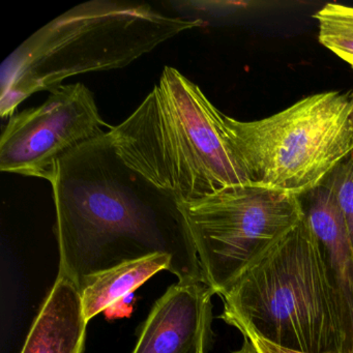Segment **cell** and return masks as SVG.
Masks as SVG:
<instances>
[{"label":"cell","mask_w":353,"mask_h":353,"mask_svg":"<svg viewBox=\"0 0 353 353\" xmlns=\"http://www.w3.org/2000/svg\"><path fill=\"white\" fill-rule=\"evenodd\" d=\"M297 199L342 297L352 334L353 249L342 210L330 188L322 181Z\"/></svg>","instance_id":"cell-9"},{"label":"cell","mask_w":353,"mask_h":353,"mask_svg":"<svg viewBox=\"0 0 353 353\" xmlns=\"http://www.w3.org/2000/svg\"><path fill=\"white\" fill-rule=\"evenodd\" d=\"M351 100H352V109H351L350 119H351V123H352V127H353V92H351Z\"/></svg>","instance_id":"cell-16"},{"label":"cell","mask_w":353,"mask_h":353,"mask_svg":"<svg viewBox=\"0 0 353 353\" xmlns=\"http://www.w3.org/2000/svg\"><path fill=\"white\" fill-rule=\"evenodd\" d=\"M233 353H257V351L254 348L251 341H250L249 339L245 338V336H243V346H241L239 350L233 351Z\"/></svg>","instance_id":"cell-15"},{"label":"cell","mask_w":353,"mask_h":353,"mask_svg":"<svg viewBox=\"0 0 353 353\" xmlns=\"http://www.w3.org/2000/svg\"><path fill=\"white\" fill-rule=\"evenodd\" d=\"M170 256L154 254L123 262L90 276L80 289L86 320L90 321L107 307L139 288L154 274L170 270Z\"/></svg>","instance_id":"cell-11"},{"label":"cell","mask_w":353,"mask_h":353,"mask_svg":"<svg viewBox=\"0 0 353 353\" xmlns=\"http://www.w3.org/2000/svg\"><path fill=\"white\" fill-rule=\"evenodd\" d=\"M88 323L79 288L57 276L21 353H83Z\"/></svg>","instance_id":"cell-10"},{"label":"cell","mask_w":353,"mask_h":353,"mask_svg":"<svg viewBox=\"0 0 353 353\" xmlns=\"http://www.w3.org/2000/svg\"><path fill=\"white\" fill-rule=\"evenodd\" d=\"M229 325L234 326L235 328H237L241 332L243 336L249 339L257 353H307L274 344V343L262 338L255 330H252L250 326L245 325V324L241 323V322H230Z\"/></svg>","instance_id":"cell-14"},{"label":"cell","mask_w":353,"mask_h":353,"mask_svg":"<svg viewBox=\"0 0 353 353\" xmlns=\"http://www.w3.org/2000/svg\"><path fill=\"white\" fill-rule=\"evenodd\" d=\"M330 188L346 221L353 249V152L322 181Z\"/></svg>","instance_id":"cell-13"},{"label":"cell","mask_w":353,"mask_h":353,"mask_svg":"<svg viewBox=\"0 0 353 353\" xmlns=\"http://www.w3.org/2000/svg\"><path fill=\"white\" fill-rule=\"evenodd\" d=\"M204 280L177 282L154 303L133 353H205L212 342V297Z\"/></svg>","instance_id":"cell-8"},{"label":"cell","mask_w":353,"mask_h":353,"mask_svg":"<svg viewBox=\"0 0 353 353\" xmlns=\"http://www.w3.org/2000/svg\"><path fill=\"white\" fill-rule=\"evenodd\" d=\"M221 319L307 353H350L351 330L323 252L305 219L224 295Z\"/></svg>","instance_id":"cell-4"},{"label":"cell","mask_w":353,"mask_h":353,"mask_svg":"<svg viewBox=\"0 0 353 353\" xmlns=\"http://www.w3.org/2000/svg\"><path fill=\"white\" fill-rule=\"evenodd\" d=\"M351 109V94L325 92L266 119L223 123L252 183L299 196L353 152Z\"/></svg>","instance_id":"cell-5"},{"label":"cell","mask_w":353,"mask_h":353,"mask_svg":"<svg viewBox=\"0 0 353 353\" xmlns=\"http://www.w3.org/2000/svg\"><path fill=\"white\" fill-rule=\"evenodd\" d=\"M201 20L165 15L148 3L92 0L55 18L1 65L0 115L74 76L123 69Z\"/></svg>","instance_id":"cell-3"},{"label":"cell","mask_w":353,"mask_h":353,"mask_svg":"<svg viewBox=\"0 0 353 353\" xmlns=\"http://www.w3.org/2000/svg\"><path fill=\"white\" fill-rule=\"evenodd\" d=\"M350 353H353V323H352V334H351Z\"/></svg>","instance_id":"cell-17"},{"label":"cell","mask_w":353,"mask_h":353,"mask_svg":"<svg viewBox=\"0 0 353 353\" xmlns=\"http://www.w3.org/2000/svg\"><path fill=\"white\" fill-rule=\"evenodd\" d=\"M181 206L204 280L220 297L303 219L297 196L252 183Z\"/></svg>","instance_id":"cell-6"},{"label":"cell","mask_w":353,"mask_h":353,"mask_svg":"<svg viewBox=\"0 0 353 353\" xmlns=\"http://www.w3.org/2000/svg\"><path fill=\"white\" fill-rule=\"evenodd\" d=\"M223 114L197 84L165 67L143 102L109 134L130 167L179 203H194L251 183Z\"/></svg>","instance_id":"cell-2"},{"label":"cell","mask_w":353,"mask_h":353,"mask_svg":"<svg viewBox=\"0 0 353 353\" xmlns=\"http://www.w3.org/2000/svg\"><path fill=\"white\" fill-rule=\"evenodd\" d=\"M84 84H63L42 105L15 112L0 139V170L52 183L59 162L111 131Z\"/></svg>","instance_id":"cell-7"},{"label":"cell","mask_w":353,"mask_h":353,"mask_svg":"<svg viewBox=\"0 0 353 353\" xmlns=\"http://www.w3.org/2000/svg\"><path fill=\"white\" fill-rule=\"evenodd\" d=\"M51 185L57 276L79 290L94 274L154 254L170 256L179 282L204 280L183 206L130 167L110 134L67 154Z\"/></svg>","instance_id":"cell-1"},{"label":"cell","mask_w":353,"mask_h":353,"mask_svg":"<svg viewBox=\"0 0 353 353\" xmlns=\"http://www.w3.org/2000/svg\"><path fill=\"white\" fill-rule=\"evenodd\" d=\"M319 42L353 68V7L327 3L314 15Z\"/></svg>","instance_id":"cell-12"}]
</instances>
